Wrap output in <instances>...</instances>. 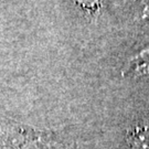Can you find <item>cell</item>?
I'll return each instance as SVG.
<instances>
[{
	"mask_svg": "<svg viewBox=\"0 0 149 149\" xmlns=\"http://www.w3.org/2000/svg\"><path fill=\"white\" fill-rule=\"evenodd\" d=\"M127 141L133 149H149V127H136L129 130Z\"/></svg>",
	"mask_w": 149,
	"mask_h": 149,
	"instance_id": "obj_1",
	"label": "cell"
},
{
	"mask_svg": "<svg viewBox=\"0 0 149 149\" xmlns=\"http://www.w3.org/2000/svg\"><path fill=\"white\" fill-rule=\"evenodd\" d=\"M130 70L135 73H148L149 72V49L137 54L130 61Z\"/></svg>",
	"mask_w": 149,
	"mask_h": 149,
	"instance_id": "obj_2",
	"label": "cell"
},
{
	"mask_svg": "<svg viewBox=\"0 0 149 149\" xmlns=\"http://www.w3.org/2000/svg\"><path fill=\"white\" fill-rule=\"evenodd\" d=\"M76 5L85 9V10L94 11L98 9L103 3V0H73Z\"/></svg>",
	"mask_w": 149,
	"mask_h": 149,
	"instance_id": "obj_3",
	"label": "cell"
}]
</instances>
